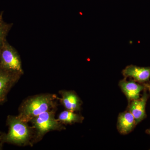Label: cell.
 Listing matches in <instances>:
<instances>
[{"label":"cell","instance_id":"12","mask_svg":"<svg viewBox=\"0 0 150 150\" xmlns=\"http://www.w3.org/2000/svg\"><path fill=\"white\" fill-rule=\"evenodd\" d=\"M3 14V12L0 13V51L6 41L7 36L13 25V23H8L4 21Z\"/></svg>","mask_w":150,"mask_h":150},{"label":"cell","instance_id":"14","mask_svg":"<svg viewBox=\"0 0 150 150\" xmlns=\"http://www.w3.org/2000/svg\"><path fill=\"white\" fill-rule=\"evenodd\" d=\"M146 86V88L147 89H150V81L149 82L147 83L144 84Z\"/></svg>","mask_w":150,"mask_h":150},{"label":"cell","instance_id":"1","mask_svg":"<svg viewBox=\"0 0 150 150\" xmlns=\"http://www.w3.org/2000/svg\"><path fill=\"white\" fill-rule=\"evenodd\" d=\"M59 98L55 94L41 93L29 96L21 103L18 115L27 122L43 112L57 108Z\"/></svg>","mask_w":150,"mask_h":150},{"label":"cell","instance_id":"3","mask_svg":"<svg viewBox=\"0 0 150 150\" xmlns=\"http://www.w3.org/2000/svg\"><path fill=\"white\" fill-rule=\"evenodd\" d=\"M57 108L41 113L30 121L34 129V144L40 142L45 135L52 131H62L66 129L64 125L56 118Z\"/></svg>","mask_w":150,"mask_h":150},{"label":"cell","instance_id":"7","mask_svg":"<svg viewBox=\"0 0 150 150\" xmlns=\"http://www.w3.org/2000/svg\"><path fill=\"white\" fill-rule=\"evenodd\" d=\"M124 78H131L138 83L144 84L149 81L150 67H140L131 65L127 66L122 71Z\"/></svg>","mask_w":150,"mask_h":150},{"label":"cell","instance_id":"9","mask_svg":"<svg viewBox=\"0 0 150 150\" xmlns=\"http://www.w3.org/2000/svg\"><path fill=\"white\" fill-rule=\"evenodd\" d=\"M59 101L67 110L77 112L81 110L83 101L76 92L63 90L59 91Z\"/></svg>","mask_w":150,"mask_h":150},{"label":"cell","instance_id":"8","mask_svg":"<svg viewBox=\"0 0 150 150\" xmlns=\"http://www.w3.org/2000/svg\"><path fill=\"white\" fill-rule=\"evenodd\" d=\"M118 85L126 96L128 103L139 98L141 92L146 88L144 84L138 83L133 80L127 81L125 78L119 81Z\"/></svg>","mask_w":150,"mask_h":150},{"label":"cell","instance_id":"10","mask_svg":"<svg viewBox=\"0 0 150 150\" xmlns=\"http://www.w3.org/2000/svg\"><path fill=\"white\" fill-rule=\"evenodd\" d=\"M134 116L129 110L119 113L117 123V129L120 134L126 135L131 133L137 126Z\"/></svg>","mask_w":150,"mask_h":150},{"label":"cell","instance_id":"4","mask_svg":"<svg viewBox=\"0 0 150 150\" xmlns=\"http://www.w3.org/2000/svg\"><path fill=\"white\" fill-rule=\"evenodd\" d=\"M0 67L10 71L24 74L19 54L7 40L0 51Z\"/></svg>","mask_w":150,"mask_h":150},{"label":"cell","instance_id":"15","mask_svg":"<svg viewBox=\"0 0 150 150\" xmlns=\"http://www.w3.org/2000/svg\"><path fill=\"white\" fill-rule=\"evenodd\" d=\"M146 133H147L148 134H149L150 135V128L149 129H147V130L146 131Z\"/></svg>","mask_w":150,"mask_h":150},{"label":"cell","instance_id":"2","mask_svg":"<svg viewBox=\"0 0 150 150\" xmlns=\"http://www.w3.org/2000/svg\"><path fill=\"white\" fill-rule=\"evenodd\" d=\"M6 125L8 130V133L5 134V143L19 146H32L34 144V129L28 122L22 120L18 115H8Z\"/></svg>","mask_w":150,"mask_h":150},{"label":"cell","instance_id":"16","mask_svg":"<svg viewBox=\"0 0 150 150\" xmlns=\"http://www.w3.org/2000/svg\"><path fill=\"white\" fill-rule=\"evenodd\" d=\"M148 90H149V91L150 92V89H148Z\"/></svg>","mask_w":150,"mask_h":150},{"label":"cell","instance_id":"6","mask_svg":"<svg viewBox=\"0 0 150 150\" xmlns=\"http://www.w3.org/2000/svg\"><path fill=\"white\" fill-rule=\"evenodd\" d=\"M147 89L146 88L144 89L142 96L139 98L128 103L126 109L129 110L134 116L137 125L146 117V106L150 96L147 93Z\"/></svg>","mask_w":150,"mask_h":150},{"label":"cell","instance_id":"5","mask_svg":"<svg viewBox=\"0 0 150 150\" xmlns=\"http://www.w3.org/2000/svg\"><path fill=\"white\" fill-rule=\"evenodd\" d=\"M22 75L3 69L0 67V105L6 101L7 95L19 80Z\"/></svg>","mask_w":150,"mask_h":150},{"label":"cell","instance_id":"11","mask_svg":"<svg viewBox=\"0 0 150 150\" xmlns=\"http://www.w3.org/2000/svg\"><path fill=\"white\" fill-rule=\"evenodd\" d=\"M58 121L64 125H72L76 123H82L84 118L76 112L67 110L62 111L57 118Z\"/></svg>","mask_w":150,"mask_h":150},{"label":"cell","instance_id":"13","mask_svg":"<svg viewBox=\"0 0 150 150\" xmlns=\"http://www.w3.org/2000/svg\"><path fill=\"white\" fill-rule=\"evenodd\" d=\"M5 134V133H3L0 131V150L2 149L3 145L5 143L4 140Z\"/></svg>","mask_w":150,"mask_h":150}]
</instances>
